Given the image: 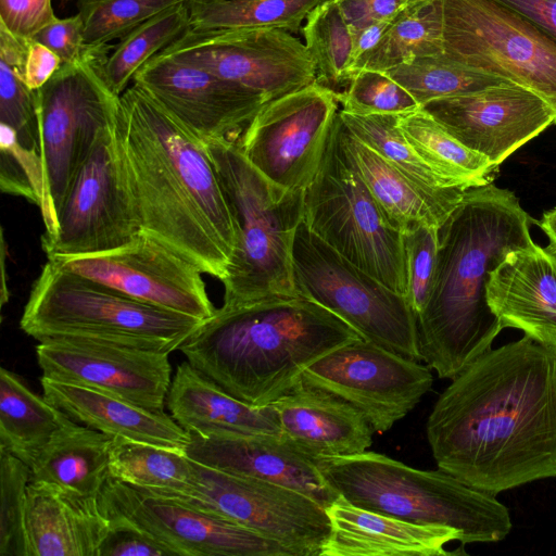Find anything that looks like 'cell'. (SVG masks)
<instances>
[{"label":"cell","instance_id":"7dc6e473","mask_svg":"<svg viewBox=\"0 0 556 556\" xmlns=\"http://www.w3.org/2000/svg\"><path fill=\"white\" fill-rule=\"evenodd\" d=\"M55 17L51 0H0V24L21 38L33 39Z\"/></svg>","mask_w":556,"mask_h":556},{"label":"cell","instance_id":"74e56055","mask_svg":"<svg viewBox=\"0 0 556 556\" xmlns=\"http://www.w3.org/2000/svg\"><path fill=\"white\" fill-rule=\"evenodd\" d=\"M29 40L0 24V124L12 128L24 148L41 154L38 93L25 78Z\"/></svg>","mask_w":556,"mask_h":556},{"label":"cell","instance_id":"7402d4cb","mask_svg":"<svg viewBox=\"0 0 556 556\" xmlns=\"http://www.w3.org/2000/svg\"><path fill=\"white\" fill-rule=\"evenodd\" d=\"M184 452L207 467L293 489L325 508L340 496L321 475L316 459L282 434L206 438L191 433Z\"/></svg>","mask_w":556,"mask_h":556},{"label":"cell","instance_id":"6da1fadb","mask_svg":"<svg viewBox=\"0 0 556 556\" xmlns=\"http://www.w3.org/2000/svg\"><path fill=\"white\" fill-rule=\"evenodd\" d=\"M437 466L498 494L556 477V350L527 336L491 349L439 395L426 425Z\"/></svg>","mask_w":556,"mask_h":556},{"label":"cell","instance_id":"f6af8a7d","mask_svg":"<svg viewBox=\"0 0 556 556\" xmlns=\"http://www.w3.org/2000/svg\"><path fill=\"white\" fill-rule=\"evenodd\" d=\"M438 228L419 225L402 233L407 279L406 299L416 317L425 308L434 276Z\"/></svg>","mask_w":556,"mask_h":556},{"label":"cell","instance_id":"83f0119b","mask_svg":"<svg viewBox=\"0 0 556 556\" xmlns=\"http://www.w3.org/2000/svg\"><path fill=\"white\" fill-rule=\"evenodd\" d=\"M43 396L74 421L111 437L185 450L190 434L169 414L109 393L40 377Z\"/></svg>","mask_w":556,"mask_h":556},{"label":"cell","instance_id":"db71d44e","mask_svg":"<svg viewBox=\"0 0 556 556\" xmlns=\"http://www.w3.org/2000/svg\"><path fill=\"white\" fill-rule=\"evenodd\" d=\"M539 225L548 238L547 250L556 255V207L545 212Z\"/></svg>","mask_w":556,"mask_h":556},{"label":"cell","instance_id":"ac0fdd59","mask_svg":"<svg viewBox=\"0 0 556 556\" xmlns=\"http://www.w3.org/2000/svg\"><path fill=\"white\" fill-rule=\"evenodd\" d=\"M54 262L140 302L202 321L216 311L203 273L142 231L117 250Z\"/></svg>","mask_w":556,"mask_h":556},{"label":"cell","instance_id":"9a60e30c","mask_svg":"<svg viewBox=\"0 0 556 556\" xmlns=\"http://www.w3.org/2000/svg\"><path fill=\"white\" fill-rule=\"evenodd\" d=\"M160 53L237 83L268 102L316 81L305 43L279 28H189Z\"/></svg>","mask_w":556,"mask_h":556},{"label":"cell","instance_id":"f546056e","mask_svg":"<svg viewBox=\"0 0 556 556\" xmlns=\"http://www.w3.org/2000/svg\"><path fill=\"white\" fill-rule=\"evenodd\" d=\"M114 437L80 425L67 415L31 463L30 481L54 483L84 496H99L110 478Z\"/></svg>","mask_w":556,"mask_h":556},{"label":"cell","instance_id":"d6a6232c","mask_svg":"<svg viewBox=\"0 0 556 556\" xmlns=\"http://www.w3.org/2000/svg\"><path fill=\"white\" fill-rule=\"evenodd\" d=\"M109 472L112 479L136 489L180 496L191 485L193 462L182 450L114 437Z\"/></svg>","mask_w":556,"mask_h":556},{"label":"cell","instance_id":"8fae6325","mask_svg":"<svg viewBox=\"0 0 556 556\" xmlns=\"http://www.w3.org/2000/svg\"><path fill=\"white\" fill-rule=\"evenodd\" d=\"M444 54L523 87L553 110L556 40L496 0H443Z\"/></svg>","mask_w":556,"mask_h":556},{"label":"cell","instance_id":"e575fe53","mask_svg":"<svg viewBox=\"0 0 556 556\" xmlns=\"http://www.w3.org/2000/svg\"><path fill=\"white\" fill-rule=\"evenodd\" d=\"M339 116L357 140L377 152L404 176L427 192L460 201L468 188L458 187L438 175L415 151L397 126L400 115H354L339 111Z\"/></svg>","mask_w":556,"mask_h":556},{"label":"cell","instance_id":"836d02e7","mask_svg":"<svg viewBox=\"0 0 556 556\" xmlns=\"http://www.w3.org/2000/svg\"><path fill=\"white\" fill-rule=\"evenodd\" d=\"M397 126L419 156L455 186L488 184L497 168L485 156L465 147L421 108L400 115Z\"/></svg>","mask_w":556,"mask_h":556},{"label":"cell","instance_id":"4dcf8cb0","mask_svg":"<svg viewBox=\"0 0 556 556\" xmlns=\"http://www.w3.org/2000/svg\"><path fill=\"white\" fill-rule=\"evenodd\" d=\"M66 414L13 371L0 369V447L31 465Z\"/></svg>","mask_w":556,"mask_h":556},{"label":"cell","instance_id":"d6986e66","mask_svg":"<svg viewBox=\"0 0 556 556\" xmlns=\"http://www.w3.org/2000/svg\"><path fill=\"white\" fill-rule=\"evenodd\" d=\"M132 84L201 142L238 141L268 102L249 88L161 53L135 74Z\"/></svg>","mask_w":556,"mask_h":556},{"label":"cell","instance_id":"603a6c76","mask_svg":"<svg viewBox=\"0 0 556 556\" xmlns=\"http://www.w3.org/2000/svg\"><path fill=\"white\" fill-rule=\"evenodd\" d=\"M486 298L503 328L556 350V255L536 243L511 251L491 273Z\"/></svg>","mask_w":556,"mask_h":556},{"label":"cell","instance_id":"ee69618b","mask_svg":"<svg viewBox=\"0 0 556 556\" xmlns=\"http://www.w3.org/2000/svg\"><path fill=\"white\" fill-rule=\"evenodd\" d=\"M0 187L5 193L27 199L39 208L45 193L41 154L24 148L14 130L0 124Z\"/></svg>","mask_w":556,"mask_h":556},{"label":"cell","instance_id":"ffe728a7","mask_svg":"<svg viewBox=\"0 0 556 556\" xmlns=\"http://www.w3.org/2000/svg\"><path fill=\"white\" fill-rule=\"evenodd\" d=\"M36 358L43 378L97 389L153 410L166 406L172 383L167 353L56 338L39 341Z\"/></svg>","mask_w":556,"mask_h":556},{"label":"cell","instance_id":"7a4b0ae2","mask_svg":"<svg viewBox=\"0 0 556 556\" xmlns=\"http://www.w3.org/2000/svg\"><path fill=\"white\" fill-rule=\"evenodd\" d=\"M116 135L142 232L222 281L237 235L205 144L135 84L119 96Z\"/></svg>","mask_w":556,"mask_h":556},{"label":"cell","instance_id":"8992f818","mask_svg":"<svg viewBox=\"0 0 556 556\" xmlns=\"http://www.w3.org/2000/svg\"><path fill=\"white\" fill-rule=\"evenodd\" d=\"M329 485L350 503L419 525L457 530L460 543H493L513 529L508 508L494 494L451 473L409 467L383 454L319 457Z\"/></svg>","mask_w":556,"mask_h":556},{"label":"cell","instance_id":"d590c367","mask_svg":"<svg viewBox=\"0 0 556 556\" xmlns=\"http://www.w3.org/2000/svg\"><path fill=\"white\" fill-rule=\"evenodd\" d=\"M324 0H188L190 28H279L302 30L308 13Z\"/></svg>","mask_w":556,"mask_h":556},{"label":"cell","instance_id":"3957f363","mask_svg":"<svg viewBox=\"0 0 556 556\" xmlns=\"http://www.w3.org/2000/svg\"><path fill=\"white\" fill-rule=\"evenodd\" d=\"M530 223L514 192L488 182L468 188L438 228L432 287L417 326L422 362L439 378H455L504 329L486 285L511 251L534 244Z\"/></svg>","mask_w":556,"mask_h":556},{"label":"cell","instance_id":"52a82bcc","mask_svg":"<svg viewBox=\"0 0 556 556\" xmlns=\"http://www.w3.org/2000/svg\"><path fill=\"white\" fill-rule=\"evenodd\" d=\"M201 323L140 302L48 260L34 281L20 327L38 342L78 338L169 354Z\"/></svg>","mask_w":556,"mask_h":556},{"label":"cell","instance_id":"ab89813d","mask_svg":"<svg viewBox=\"0 0 556 556\" xmlns=\"http://www.w3.org/2000/svg\"><path fill=\"white\" fill-rule=\"evenodd\" d=\"M305 46L316 67V81L333 90L351 81L353 36L339 7L324 0L306 16L302 27Z\"/></svg>","mask_w":556,"mask_h":556},{"label":"cell","instance_id":"60d3db41","mask_svg":"<svg viewBox=\"0 0 556 556\" xmlns=\"http://www.w3.org/2000/svg\"><path fill=\"white\" fill-rule=\"evenodd\" d=\"M188 0H78L86 46L119 40L159 13Z\"/></svg>","mask_w":556,"mask_h":556},{"label":"cell","instance_id":"277c9868","mask_svg":"<svg viewBox=\"0 0 556 556\" xmlns=\"http://www.w3.org/2000/svg\"><path fill=\"white\" fill-rule=\"evenodd\" d=\"M359 338L305 296H273L216 308L178 351L231 395L267 406L290 392L312 363Z\"/></svg>","mask_w":556,"mask_h":556},{"label":"cell","instance_id":"681fc988","mask_svg":"<svg viewBox=\"0 0 556 556\" xmlns=\"http://www.w3.org/2000/svg\"><path fill=\"white\" fill-rule=\"evenodd\" d=\"M351 31L392 20L410 0H333Z\"/></svg>","mask_w":556,"mask_h":556},{"label":"cell","instance_id":"4fadbf2b","mask_svg":"<svg viewBox=\"0 0 556 556\" xmlns=\"http://www.w3.org/2000/svg\"><path fill=\"white\" fill-rule=\"evenodd\" d=\"M192 462L191 485L176 497L278 542L294 556H320L331 530L325 507L293 489Z\"/></svg>","mask_w":556,"mask_h":556},{"label":"cell","instance_id":"5b68a950","mask_svg":"<svg viewBox=\"0 0 556 556\" xmlns=\"http://www.w3.org/2000/svg\"><path fill=\"white\" fill-rule=\"evenodd\" d=\"M216 170L237 235L224 285V307L299 295L292 247L304 217V190L273 184L241 153L237 141L203 142Z\"/></svg>","mask_w":556,"mask_h":556},{"label":"cell","instance_id":"5bb4252c","mask_svg":"<svg viewBox=\"0 0 556 556\" xmlns=\"http://www.w3.org/2000/svg\"><path fill=\"white\" fill-rule=\"evenodd\" d=\"M339 111L337 92L315 81L265 103L237 144L269 181L305 190L320 168Z\"/></svg>","mask_w":556,"mask_h":556},{"label":"cell","instance_id":"44dd1931","mask_svg":"<svg viewBox=\"0 0 556 556\" xmlns=\"http://www.w3.org/2000/svg\"><path fill=\"white\" fill-rule=\"evenodd\" d=\"M421 109L468 149L498 165L555 124L551 106L513 83L441 98Z\"/></svg>","mask_w":556,"mask_h":556},{"label":"cell","instance_id":"4316f807","mask_svg":"<svg viewBox=\"0 0 556 556\" xmlns=\"http://www.w3.org/2000/svg\"><path fill=\"white\" fill-rule=\"evenodd\" d=\"M166 407L172 418L189 434L206 438L249 433L281 434L271 405L254 406L237 399L188 361L176 367Z\"/></svg>","mask_w":556,"mask_h":556},{"label":"cell","instance_id":"f1b7e54d","mask_svg":"<svg viewBox=\"0 0 556 556\" xmlns=\"http://www.w3.org/2000/svg\"><path fill=\"white\" fill-rule=\"evenodd\" d=\"M338 129L343 149L387 220L400 232L419 225L440 227L462 201L435 197L391 165L377 152L352 136L339 113Z\"/></svg>","mask_w":556,"mask_h":556},{"label":"cell","instance_id":"7bdbcfd3","mask_svg":"<svg viewBox=\"0 0 556 556\" xmlns=\"http://www.w3.org/2000/svg\"><path fill=\"white\" fill-rule=\"evenodd\" d=\"M341 111L354 115H402L421 106L414 97L386 72L361 70L343 92H337Z\"/></svg>","mask_w":556,"mask_h":556},{"label":"cell","instance_id":"816d5d0a","mask_svg":"<svg viewBox=\"0 0 556 556\" xmlns=\"http://www.w3.org/2000/svg\"><path fill=\"white\" fill-rule=\"evenodd\" d=\"M508 7L556 40V0H496Z\"/></svg>","mask_w":556,"mask_h":556},{"label":"cell","instance_id":"8d00e7d4","mask_svg":"<svg viewBox=\"0 0 556 556\" xmlns=\"http://www.w3.org/2000/svg\"><path fill=\"white\" fill-rule=\"evenodd\" d=\"M190 28L188 1L146 21L113 46L103 64L109 88L121 96L135 74Z\"/></svg>","mask_w":556,"mask_h":556},{"label":"cell","instance_id":"1f68e13d","mask_svg":"<svg viewBox=\"0 0 556 556\" xmlns=\"http://www.w3.org/2000/svg\"><path fill=\"white\" fill-rule=\"evenodd\" d=\"M443 53V0H410L377 46L353 65L351 77L361 70L387 72L417 58Z\"/></svg>","mask_w":556,"mask_h":556},{"label":"cell","instance_id":"f5cc1de1","mask_svg":"<svg viewBox=\"0 0 556 556\" xmlns=\"http://www.w3.org/2000/svg\"><path fill=\"white\" fill-rule=\"evenodd\" d=\"M392 20L375 22L372 24L367 25L364 28H361V29L352 33L353 46H352V59H351V65H350V76H351V68L353 67V65L364 54H366L367 52H369L377 46V43L380 41V39L383 37L384 33L389 28ZM351 79H352V77H351Z\"/></svg>","mask_w":556,"mask_h":556},{"label":"cell","instance_id":"f35d334b","mask_svg":"<svg viewBox=\"0 0 556 556\" xmlns=\"http://www.w3.org/2000/svg\"><path fill=\"white\" fill-rule=\"evenodd\" d=\"M386 73L403 86L420 106L435 99L510 83L455 61L444 53L417 58Z\"/></svg>","mask_w":556,"mask_h":556},{"label":"cell","instance_id":"d4e9b609","mask_svg":"<svg viewBox=\"0 0 556 556\" xmlns=\"http://www.w3.org/2000/svg\"><path fill=\"white\" fill-rule=\"evenodd\" d=\"M110 519L97 496L30 481L25 532L27 556H97Z\"/></svg>","mask_w":556,"mask_h":556},{"label":"cell","instance_id":"9c48e42d","mask_svg":"<svg viewBox=\"0 0 556 556\" xmlns=\"http://www.w3.org/2000/svg\"><path fill=\"white\" fill-rule=\"evenodd\" d=\"M303 220L348 261L406 296L402 232L389 224L345 153L337 118L320 168L304 190Z\"/></svg>","mask_w":556,"mask_h":556},{"label":"cell","instance_id":"e0dca14e","mask_svg":"<svg viewBox=\"0 0 556 556\" xmlns=\"http://www.w3.org/2000/svg\"><path fill=\"white\" fill-rule=\"evenodd\" d=\"M105 513L118 515L174 556H294L283 545L185 500L108 479L99 496Z\"/></svg>","mask_w":556,"mask_h":556},{"label":"cell","instance_id":"c3c4849f","mask_svg":"<svg viewBox=\"0 0 556 556\" xmlns=\"http://www.w3.org/2000/svg\"><path fill=\"white\" fill-rule=\"evenodd\" d=\"M33 39L54 52L62 64L78 62L87 48L84 40V25L78 13L65 18L55 17Z\"/></svg>","mask_w":556,"mask_h":556},{"label":"cell","instance_id":"f907efd6","mask_svg":"<svg viewBox=\"0 0 556 556\" xmlns=\"http://www.w3.org/2000/svg\"><path fill=\"white\" fill-rule=\"evenodd\" d=\"M62 65L61 59L49 48L30 39L25 62L26 83L33 90L41 88Z\"/></svg>","mask_w":556,"mask_h":556},{"label":"cell","instance_id":"2e32d148","mask_svg":"<svg viewBox=\"0 0 556 556\" xmlns=\"http://www.w3.org/2000/svg\"><path fill=\"white\" fill-rule=\"evenodd\" d=\"M300 382L349 403L381 434L415 408L433 376L419 361L359 338L312 363Z\"/></svg>","mask_w":556,"mask_h":556},{"label":"cell","instance_id":"7c38bea8","mask_svg":"<svg viewBox=\"0 0 556 556\" xmlns=\"http://www.w3.org/2000/svg\"><path fill=\"white\" fill-rule=\"evenodd\" d=\"M142 231L115 125L79 167L60 206L55 229L41 237L47 258L63 261L123 248Z\"/></svg>","mask_w":556,"mask_h":556},{"label":"cell","instance_id":"b9f144b4","mask_svg":"<svg viewBox=\"0 0 556 556\" xmlns=\"http://www.w3.org/2000/svg\"><path fill=\"white\" fill-rule=\"evenodd\" d=\"M30 467L0 447V556H27L25 532Z\"/></svg>","mask_w":556,"mask_h":556},{"label":"cell","instance_id":"30bf717a","mask_svg":"<svg viewBox=\"0 0 556 556\" xmlns=\"http://www.w3.org/2000/svg\"><path fill=\"white\" fill-rule=\"evenodd\" d=\"M292 270L299 295L336 314L363 339L422 361L417 317L406 296L348 261L304 220L293 240Z\"/></svg>","mask_w":556,"mask_h":556},{"label":"cell","instance_id":"bcb514c9","mask_svg":"<svg viewBox=\"0 0 556 556\" xmlns=\"http://www.w3.org/2000/svg\"><path fill=\"white\" fill-rule=\"evenodd\" d=\"M105 514L110 527L97 556H174L172 551L125 518Z\"/></svg>","mask_w":556,"mask_h":556},{"label":"cell","instance_id":"cb8c5ba5","mask_svg":"<svg viewBox=\"0 0 556 556\" xmlns=\"http://www.w3.org/2000/svg\"><path fill=\"white\" fill-rule=\"evenodd\" d=\"M330 535L320 556H445L444 546L462 541L446 526L419 525L358 507L343 496L325 508Z\"/></svg>","mask_w":556,"mask_h":556},{"label":"cell","instance_id":"484cf974","mask_svg":"<svg viewBox=\"0 0 556 556\" xmlns=\"http://www.w3.org/2000/svg\"><path fill=\"white\" fill-rule=\"evenodd\" d=\"M270 405L281 434L315 459L364 453L372 443L375 431L366 418L323 390L299 382Z\"/></svg>","mask_w":556,"mask_h":556},{"label":"cell","instance_id":"ba28073f","mask_svg":"<svg viewBox=\"0 0 556 556\" xmlns=\"http://www.w3.org/2000/svg\"><path fill=\"white\" fill-rule=\"evenodd\" d=\"M113 46H87L37 90L45 193V233L54 231L60 206L79 167L117 119L119 97L105 83L103 64Z\"/></svg>","mask_w":556,"mask_h":556}]
</instances>
